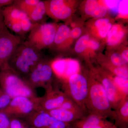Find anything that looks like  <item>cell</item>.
<instances>
[{
    "mask_svg": "<svg viewBox=\"0 0 128 128\" xmlns=\"http://www.w3.org/2000/svg\"><path fill=\"white\" fill-rule=\"evenodd\" d=\"M6 26L2 15V8H0V33L2 32Z\"/></svg>",
    "mask_w": 128,
    "mask_h": 128,
    "instance_id": "cell-39",
    "label": "cell"
},
{
    "mask_svg": "<svg viewBox=\"0 0 128 128\" xmlns=\"http://www.w3.org/2000/svg\"><path fill=\"white\" fill-rule=\"evenodd\" d=\"M23 36L12 34L6 26L0 33V70L7 64L17 46L23 41Z\"/></svg>",
    "mask_w": 128,
    "mask_h": 128,
    "instance_id": "cell-6",
    "label": "cell"
},
{
    "mask_svg": "<svg viewBox=\"0 0 128 128\" xmlns=\"http://www.w3.org/2000/svg\"><path fill=\"white\" fill-rule=\"evenodd\" d=\"M88 98L92 108L98 113L105 114L111 111L110 102L101 83L95 82L88 86Z\"/></svg>",
    "mask_w": 128,
    "mask_h": 128,
    "instance_id": "cell-8",
    "label": "cell"
},
{
    "mask_svg": "<svg viewBox=\"0 0 128 128\" xmlns=\"http://www.w3.org/2000/svg\"><path fill=\"white\" fill-rule=\"evenodd\" d=\"M78 128H118L110 122L105 121L101 117L92 116L77 124Z\"/></svg>",
    "mask_w": 128,
    "mask_h": 128,
    "instance_id": "cell-14",
    "label": "cell"
},
{
    "mask_svg": "<svg viewBox=\"0 0 128 128\" xmlns=\"http://www.w3.org/2000/svg\"><path fill=\"white\" fill-rule=\"evenodd\" d=\"M100 4L95 0H89L86 2L85 6V11L88 15L91 16L94 13Z\"/></svg>",
    "mask_w": 128,
    "mask_h": 128,
    "instance_id": "cell-23",
    "label": "cell"
},
{
    "mask_svg": "<svg viewBox=\"0 0 128 128\" xmlns=\"http://www.w3.org/2000/svg\"><path fill=\"white\" fill-rule=\"evenodd\" d=\"M47 15L46 7L44 1L40 0L27 16L33 24L45 23L44 19Z\"/></svg>",
    "mask_w": 128,
    "mask_h": 128,
    "instance_id": "cell-15",
    "label": "cell"
},
{
    "mask_svg": "<svg viewBox=\"0 0 128 128\" xmlns=\"http://www.w3.org/2000/svg\"><path fill=\"white\" fill-rule=\"evenodd\" d=\"M106 13L107 8L106 7L100 4L91 16L96 18H101L104 16Z\"/></svg>",
    "mask_w": 128,
    "mask_h": 128,
    "instance_id": "cell-32",
    "label": "cell"
},
{
    "mask_svg": "<svg viewBox=\"0 0 128 128\" xmlns=\"http://www.w3.org/2000/svg\"><path fill=\"white\" fill-rule=\"evenodd\" d=\"M48 112L51 117L66 123L68 124L76 119L74 112L57 108Z\"/></svg>",
    "mask_w": 128,
    "mask_h": 128,
    "instance_id": "cell-17",
    "label": "cell"
},
{
    "mask_svg": "<svg viewBox=\"0 0 128 128\" xmlns=\"http://www.w3.org/2000/svg\"><path fill=\"white\" fill-rule=\"evenodd\" d=\"M125 32L120 30L118 25H114L112 27L108 34L107 44L109 46L116 45L122 39Z\"/></svg>",
    "mask_w": 128,
    "mask_h": 128,
    "instance_id": "cell-18",
    "label": "cell"
},
{
    "mask_svg": "<svg viewBox=\"0 0 128 128\" xmlns=\"http://www.w3.org/2000/svg\"><path fill=\"white\" fill-rule=\"evenodd\" d=\"M11 100V98L0 88V110L6 107Z\"/></svg>",
    "mask_w": 128,
    "mask_h": 128,
    "instance_id": "cell-25",
    "label": "cell"
},
{
    "mask_svg": "<svg viewBox=\"0 0 128 128\" xmlns=\"http://www.w3.org/2000/svg\"><path fill=\"white\" fill-rule=\"evenodd\" d=\"M2 12L6 27L18 35L24 36L22 28L30 21L27 14L13 4L2 8Z\"/></svg>",
    "mask_w": 128,
    "mask_h": 128,
    "instance_id": "cell-5",
    "label": "cell"
},
{
    "mask_svg": "<svg viewBox=\"0 0 128 128\" xmlns=\"http://www.w3.org/2000/svg\"><path fill=\"white\" fill-rule=\"evenodd\" d=\"M120 112L122 116V118L123 119L124 123H127L128 122V102L126 101L123 104L121 105L120 109Z\"/></svg>",
    "mask_w": 128,
    "mask_h": 128,
    "instance_id": "cell-30",
    "label": "cell"
},
{
    "mask_svg": "<svg viewBox=\"0 0 128 128\" xmlns=\"http://www.w3.org/2000/svg\"><path fill=\"white\" fill-rule=\"evenodd\" d=\"M58 108L69 110L73 112L75 110L72 102L67 99Z\"/></svg>",
    "mask_w": 128,
    "mask_h": 128,
    "instance_id": "cell-34",
    "label": "cell"
},
{
    "mask_svg": "<svg viewBox=\"0 0 128 128\" xmlns=\"http://www.w3.org/2000/svg\"><path fill=\"white\" fill-rule=\"evenodd\" d=\"M89 36L88 34L83 35L80 38L75 46V50L76 52L82 53L88 47L89 40Z\"/></svg>",
    "mask_w": 128,
    "mask_h": 128,
    "instance_id": "cell-22",
    "label": "cell"
},
{
    "mask_svg": "<svg viewBox=\"0 0 128 128\" xmlns=\"http://www.w3.org/2000/svg\"><path fill=\"white\" fill-rule=\"evenodd\" d=\"M118 13L121 16H127L128 14V1H120L118 7Z\"/></svg>",
    "mask_w": 128,
    "mask_h": 128,
    "instance_id": "cell-33",
    "label": "cell"
},
{
    "mask_svg": "<svg viewBox=\"0 0 128 128\" xmlns=\"http://www.w3.org/2000/svg\"><path fill=\"white\" fill-rule=\"evenodd\" d=\"M110 22L109 20L107 18H100L98 19L95 22V25L96 27L97 28L101 25Z\"/></svg>",
    "mask_w": 128,
    "mask_h": 128,
    "instance_id": "cell-37",
    "label": "cell"
},
{
    "mask_svg": "<svg viewBox=\"0 0 128 128\" xmlns=\"http://www.w3.org/2000/svg\"><path fill=\"white\" fill-rule=\"evenodd\" d=\"M57 28L55 24L52 23L34 24L26 41L41 50L52 45Z\"/></svg>",
    "mask_w": 128,
    "mask_h": 128,
    "instance_id": "cell-3",
    "label": "cell"
},
{
    "mask_svg": "<svg viewBox=\"0 0 128 128\" xmlns=\"http://www.w3.org/2000/svg\"><path fill=\"white\" fill-rule=\"evenodd\" d=\"M71 25L72 27H74L75 26V24H72Z\"/></svg>",
    "mask_w": 128,
    "mask_h": 128,
    "instance_id": "cell-41",
    "label": "cell"
},
{
    "mask_svg": "<svg viewBox=\"0 0 128 128\" xmlns=\"http://www.w3.org/2000/svg\"><path fill=\"white\" fill-rule=\"evenodd\" d=\"M114 85L118 90L124 96H128V79L116 76L114 78L113 81Z\"/></svg>",
    "mask_w": 128,
    "mask_h": 128,
    "instance_id": "cell-20",
    "label": "cell"
},
{
    "mask_svg": "<svg viewBox=\"0 0 128 128\" xmlns=\"http://www.w3.org/2000/svg\"><path fill=\"white\" fill-rule=\"evenodd\" d=\"M111 60L112 63L117 66H123L127 63L121 54L118 53L113 54L111 56Z\"/></svg>",
    "mask_w": 128,
    "mask_h": 128,
    "instance_id": "cell-26",
    "label": "cell"
},
{
    "mask_svg": "<svg viewBox=\"0 0 128 128\" xmlns=\"http://www.w3.org/2000/svg\"><path fill=\"white\" fill-rule=\"evenodd\" d=\"M70 91L72 96L78 103L84 102L87 98L88 84L86 79L82 75L74 74L69 78Z\"/></svg>",
    "mask_w": 128,
    "mask_h": 128,
    "instance_id": "cell-9",
    "label": "cell"
},
{
    "mask_svg": "<svg viewBox=\"0 0 128 128\" xmlns=\"http://www.w3.org/2000/svg\"><path fill=\"white\" fill-rule=\"evenodd\" d=\"M82 34V30L80 28H76L70 31V36L73 38H77Z\"/></svg>",
    "mask_w": 128,
    "mask_h": 128,
    "instance_id": "cell-35",
    "label": "cell"
},
{
    "mask_svg": "<svg viewBox=\"0 0 128 128\" xmlns=\"http://www.w3.org/2000/svg\"><path fill=\"white\" fill-rule=\"evenodd\" d=\"M101 84L105 89L111 106H117L121 103L122 98L124 97L118 90L113 81L105 78L102 80Z\"/></svg>",
    "mask_w": 128,
    "mask_h": 128,
    "instance_id": "cell-12",
    "label": "cell"
},
{
    "mask_svg": "<svg viewBox=\"0 0 128 128\" xmlns=\"http://www.w3.org/2000/svg\"><path fill=\"white\" fill-rule=\"evenodd\" d=\"M43 59L41 50L26 40L22 41L17 46L8 64L14 71L24 78Z\"/></svg>",
    "mask_w": 128,
    "mask_h": 128,
    "instance_id": "cell-1",
    "label": "cell"
},
{
    "mask_svg": "<svg viewBox=\"0 0 128 128\" xmlns=\"http://www.w3.org/2000/svg\"><path fill=\"white\" fill-rule=\"evenodd\" d=\"M67 99L64 94L60 93H48L40 98L38 110L48 112L58 108Z\"/></svg>",
    "mask_w": 128,
    "mask_h": 128,
    "instance_id": "cell-11",
    "label": "cell"
},
{
    "mask_svg": "<svg viewBox=\"0 0 128 128\" xmlns=\"http://www.w3.org/2000/svg\"><path fill=\"white\" fill-rule=\"evenodd\" d=\"M10 119L11 128H33L20 118H13Z\"/></svg>",
    "mask_w": 128,
    "mask_h": 128,
    "instance_id": "cell-24",
    "label": "cell"
},
{
    "mask_svg": "<svg viewBox=\"0 0 128 128\" xmlns=\"http://www.w3.org/2000/svg\"><path fill=\"white\" fill-rule=\"evenodd\" d=\"M79 69L78 62L73 60H67V67L64 77L70 78L72 76L77 74Z\"/></svg>",
    "mask_w": 128,
    "mask_h": 128,
    "instance_id": "cell-21",
    "label": "cell"
},
{
    "mask_svg": "<svg viewBox=\"0 0 128 128\" xmlns=\"http://www.w3.org/2000/svg\"><path fill=\"white\" fill-rule=\"evenodd\" d=\"M14 2L13 0H0V8L10 6Z\"/></svg>",
    "mask_w": 128,
    "mask_h": 128,
    "instance_id": "cell-38",
    "label": "cell"
},
{
    "mask_svg": "<svg viewBox=\"0 0 128 128\" xmlns=\"http://www.w3.org/2000/svg\"><path fill=\"white\" fill-rule=\"evenodd\" d=\"M70 31L67 25H60L57 27L54 40L51 45H54L56 48L60 49L63 48L66 41L70 37Z\"/></svg>",
    "mask_w": 128,
    "mask_h": 128,
    "instance_id": "cell-16",
    "label": "cell"
},
{
    "mask_svg": "<svg viewBox=\"0 0 128 128\" xmlns=\"http://www.w3.org/2000/svg\"><path fill=\"white\" fill-rule=\"evenodd\" d=\"M40 0H15L12 4L28 15Z\"/></svg>",
    "mask_w": 128,
    "mask_h": 128,
    "instance_id": "cell-19",
    "label": "cell"
},
{
    "mask_svg": "<svg viewBox=\"0 0 128 128\" xmlns=\"http://www.w3.org/2000/svg\"><path fill=\"white\" fill-rule=\"evenodd\" d=\"M114 72L117 76L128 79V70L123 66H117L114 70Z\"/></svg>",
    "mask_w": 128,
    "mask_h": 128,
    "instance_id": "cell-31",
    "label": "cell"
},
{
    "mask_svg": "<svg viewBox=\"0 0 128 128\" xmlns=\"http://www.w3.org/2000/svg\"><path fill=\"white\" fill-rule=\"evenodd\" d=\"M47 15L55 19L64 20L68 18L72 12L71 8L63 0L44 1Z\"/></svg>",
    "mask_w": 128,
    "mask_h": 128,
    "instance_id": "cell-10",
    "label": "cell"
},
{
    "mask_svg": "<svg viewBox=\"0 0 128 128\" xmlns=\"http://www.w3.org/2000/svg\"><path fill=\"white\" fill-rule=\"evenodd\" d=\"M112 24L109 22L107 24H104L97 28L98 33L101 37L105 38L107 36L108 32L112 27Z\"/></svg>",
    "mask_w": 128,
    "mask_h": 128,
    "instance_id": "cell-27",
    "label": "cell"
},
{
    "mask_svg": "<svg viewBox=\"0 0 128 128\" xmlns=\"http://www.w3.org/2000/svg\"><path fill=\"white\" fill-rule=\"evenodd\" d=\"M0 88L11 98L25 97L37 99L34 89L6 64L0 70Z\"/></svg>",
    "mask_w": 128,
    "mask_h": 128,
    "instance_id": "cell-2",
    "label": "cell"
},
{
    "mask_svg": "<svg viewBox=\"0 0 128 128\" xmlns=\"http://www.w3.org/2000/svg\"><path fill=\"white\" fill-rule=\"evenodd\" d=\"M128 50H124L122 54V57L126 62H128Z\"/></svg>",
    "mask_w": 128,
    "mask_h": 128,
    "instance_id": "cell-40",
    "label": "cell"
},
{
    "mask_svg": "<svg viewBox=\"0 0 128 128\" xmlns=\"http://www.w3.org/2000/svg\"><path fill=\"white\" fill-rule=\"evenodd\" d=\"M120 1L106 0L105 3L109 10L113 13H118V7Z\"/></svg>",
    "mask_w": 128,
    "mask_h": 128,
    "instance_id": "cell-29",
    "label": "cell"
},
{
    "mask_svg": "<svg viewBox=\"0 0 128 128\" xmlns=\"http://www.w3.org/2000/svg\"><path fill=\"white\" fill-rule=\"evenodd\" d=\"M40 98L37 99L20 96L12 99L9 104L0 112L5 114L9 118H27L35 111L38 110Z\"/></svg>",
    "mask_w": 128,
    "mask_h": 128,
    "instance_id": "cell-4",
    "label": "cell"
},
{
    "mask_svg": "<svg viewBox=\"0 0 128 128\" xmlns=\"http://www.w3.org/2000/svg\"><path fill=\"white\" fill-rule=\"evenodd\" d=\"M53 71L52 66L44 58L28 76L23 78L33 89L44 87L52 79Z\"/></svg>",
    "mask_w": 128,
    "mask_h": 128,
    "instance_id": "cell-7",
    "label": "cell"
},
{
    "mask_svg": "<svg viewBox=\"0 0 128 128\" xmlns=\"http://www.w3.org/2000/svg\"><path fill=\"white\" fill-rule=\"evenodd\" d=\"M51 118L48 112L37 110L26 118V122L33 128H46L50 125Z\"/></svg>",
    "mask_w": 128,
    "mask_h": 128,
    "instance_id": "cell-13",
    "label": "cell"
},
{
    "mask_svg": "<svg viewBox=\"0 0 128 128\" xmlns=\"http://www.w3.org/2000/svg\"><path fill=\"white\" fill-rule=\"evenodd\" d=\"M100 44L99 43L95 40H90L88 42V47L91 48L93 50H96L99 48Z\"/></svg>",
    "mask_w": 128,
    "mask_h": 128,
    "instance_id": "cell-36",
    "label": "cell"
},
{
    "mask_svg": "<svg viewBox=\"0 0 128 128\" xmlns=\"http://www.w3.org/2000/svg\"><path fill=\"white\" fill-rule=\"evenodd\" d=\"M0 128H11L10 118L5 114L0 112Z\"/></svg>",
    "mask_w": 128,
    "mask_h": 128,
    "instance_id": "cell-28",
    "label": "cell"
}]
</instances>
